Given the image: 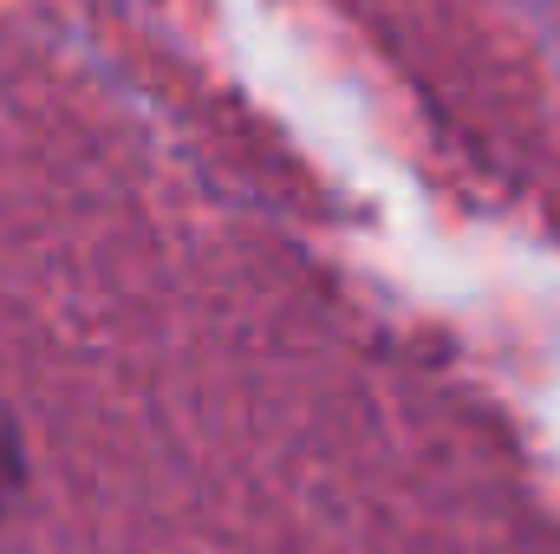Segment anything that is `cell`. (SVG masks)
Listing matches in <instances>:
<instances>
[{"mask_svg":"<svg viewBox=\"0 0 560 554\" xmlns=\"http://www.w3.org/2000/svg\"><path fill=\"white\" fill-rule=\"evenodd\" d=\"M26 489V450H20V430H13V417L0 412V516H7V503Z\"/></svg>","mask_w":560,"mask_h":554,"instance_id":"6da1fadb","label":"cell"}]
</instances>
